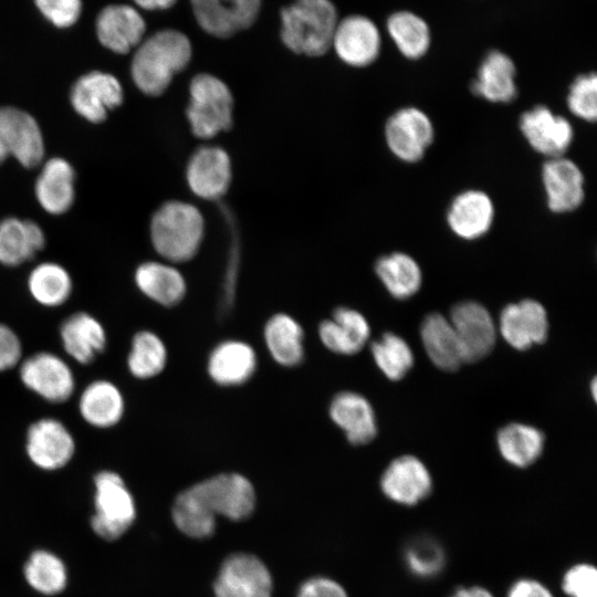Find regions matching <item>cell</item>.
<instances>
[{"mask_svg": "<svg viewBox=\"0 0 597 597\" xmlns=\"http://www.w3.org/2000/svg\"><path fill=\"white\" fill-rule=\"evenodd\" d=\"M214 597H271L272 579L265 565L250 554H234L222 564Z\"/></svg>", "mask_w": 597, "mask_h": 597, "instance_id": "12", "label": "cell"}, {"mask_svg": "<svg viewBox=\"0 0 597 597\" xmlns=\"http://www.w3.org/2000/svg\"><path fill=\"white\" fill-rule=\"evenodd\" d=\"M177 0H134V2L145 10H164L172 7Z\"/></svg>", "mask_w": 597, "mask_h": 597, "instance_id": "49", "label": "cell"}, {"mask_svg": "<svg viewBox=\"0 0 597 597\" xmlns=\"http://www.w3.org/2000/svg\"><path fill=\"white\" fill-rule=\"evenodd\" d=\"M386 143L401 161L417 163L432 144L434 129L429 116L412 106L395 112L385 126Z\"/></svg>", "mask_w": 597, "mask_h": 597, "instance_id": "10", "label": "cell"}, {"mask_svg": "<svg viewBox=\"0 0 597 597\" xmlns=\"http://www.w3.org/2000/svg\"><path fill=\"white\" fill-rule=\"evenodd\" d=\"M387 32L401 55L418 60L427 54L431 31L427 21L409 10L391 13L386 22Z\"/></svg>", "mask_w": 597, "mask_h": 597, "instance_id": "34", "label": "cell"}, {"mask_svg": "<svg viewBox=\"0 0 597 597\" xmlns=\"http://www.w3.org/2000/svg\"><path fill=\"white\" fill-rule=\"evenodd\" d=\"M449 321L457 334L463 363L480 360L493 349L496 328L491 314L480 303L465 301L454 305Z\"/></svg>", "mask_w": 597, "mask_h": 597, "instance_id": "11", "label": "cell"}, {"mask_svg": "<svg viewBox=\"0 0 597 597\" xmlns=\"http://www.w3.org/2000/svg\"><path fill=\"white\" fill-rule=\"evenodd\" d=\"M255 505L252 483L239 473H220L182 491L172 505L176 526L193 538L210 536L217 516L241 521Z\"/></svg>", "mask_w": 597, "mask_h": 597, "instance_id": "1", "label": "cell"}, {"mask_svg": "<svg viewBox=\"0 0 597 597\" xmlns=\"http://www.w3.org/2000/svg\"><path fill=\"white\" fill-rule=\"evenodd\" d=\"M138 290L153 302L171 307L179 304L186 295L187 284L182 274L172 265L148 261L135 271Z\"/></svg>", "mask_w": 597, "mask_h": 597, "instance_id": "30", "label": "cell"}, {"mask_svg": "<svg viewBox=\"0 0 597 597\" xmlns=\"http://www.w3.org/2000/svg\"><path fill=\"white\" fill-rule=\"evenodd\" d=\"M450 597H494L492 593L481 586L458 588Z\"/></svg>", "mask_w": 597, "mask_h": 597, "instance_id": "48", "label": "cell"}, {"mask_svg": "<svg viewBox=\"0 0 597 597\" xmlns=\"http://www.w3.org/2000/svg\"><path fill=\"white\" fill-rule=\"evenodd\" d=\"M520 129L528 145L548 158L563 156L574 138L572 124L544 105L524 112Z\"/></svg>", "mask_w": 597, "mask_h": 597, "instance_id": "15", "label": "cell"}, {"mask_svg": "<svg viewBox=\"0 0 597 597\" xmlns=\"http://www.w3.org/2000/svg\"><path fill=\"white\" fill-rule=\"evenodd\" d=\"M282 42L296 54L320 56L332 46L338 22L329 0H294L281 10Z\"/></svg>", "mask_w": 597, "mask_h": 597, "instance_id": "3", "label": "cell"}, {"mask_svg": "<svg viewBox=\"0 0 597 597\" xmlns=\"http://www.w3.org/2000/svg\"><path fill=\"white\" fill-rule=\"evenodd\" d=\"M496 442L506 462L517 468H526L541 457L545 437L537 428L512 422L499 430Z\"/></svg>", "mask_w": 597, "mask_h": 597, "instance_id": "35", "label": "cell"}, {"mask_svg": "<svg viewBox=\"0 0 597 597\" xmlns=\"http://www.w3.org/2000/svg\"><path fill=\"white\" fill-rule=\"evenodd\" d=\"M137 46L130 65L132 78L150 96L164 93L172 77L187 67L192 54L190 40L177 30H161Z\"/></svg>", "mask_w": 597, "mask_h": 597, "instance_id": "2", "label": "cell"}, {"mask_svg": "<svg viewBox=\"0 0 597 597\" xmlns=\"http://www.w3.org/2000/svg\"><path fill=\"white\" fill-rule=\"evenodd\" d=\"M405 562L409 570L421 578L436 576L444 565V553L430 538H418L405 551Z\"/></svg>", "mask_w": 597, "mask_h": 597, "instance_id": "41", "label": "cell"}, {"mask_svg": "<svg viewBox=\"0 0 597 597\" xmlns=\"http://www.w3.org/2000/svg\"><path fill=\"white\" fill-rule=\"evenodd\" d=\"M231 161L220 147L199 148L190 157L186 178L190 190L206 200H214L226 193L231 182Z\"/></svg>", "mask_w": 597, "mask_h": 597, "instance_id": "19", "label": "cell"}, {"mask_svg": "<svg viewBox=\"0 0 597 597\" xmlns=\"http://www.w3.org/2000/svg\"><path fill=\"white\" fill-rule=\"evenodd\" d=\"M145 21L139 12L127 4L104 8L96 20L100 42L108 50L126 54L137 46L145 33Z\"/></svg>", "mask_w": 597, "mask_h": 597, "instance_id": "22", "label": "cell"}, {"mask_svg": "<svg viewBox=\"0 0 597 597\" xmlns=\"http://www.w3.org/2000/svg\"><path fill=\"white\" fill-rule=\"evenodd\" d=\"M59 334L64 352L81 365L93 363L107 346L103 324L84 311L69 315L61 323Z\"/></svg>", "mask_w": 597, "mask_h": 597, "instance_id": "21", "label": "cell"}, {"mask_svg": "<svg viewBox=\"0 0 597 597\" xmlns=\"http://www.w3.org/2000/svg\"><path fill=\"white\" fill-rule=\"evenodd\" d=\"M499 327L507 344L517 350H526L546 341L547 313L541 303L526 298L502 310Z\"/></svg>", "mask_w": 597, "mask_h": 597, "instance_id": "17", "label": "cell"}, {"mask_svg": "<svg viewBox=\"0 0 597 597\" xmlns=\"http://www.w3.org/2000/svg\"><path fill=\"white\" fill-rule=\"evenodd\" d=\"M370 327L366 317L356 310L337 307L332 318L318 325V337L331 352L339 355H354L366 345Z\"/></svg>", "mask_w": 597, "mask_h": 597, "instance_id": "25", "label": "cell"}, {"mask_svg": "<svg viewBox=\"0 0 597 597\" xmlns=\"http://www.w3.org/2000/svg\"><path fill=\"white\" fill-rule=\"evenodd\" d=\"M19 378L25 388L51 404L67 401L75 390L72 368L52 352H38L22 359Z\"/></svg>", "mask_w": 597, "mask_h": 597, "instance_id": "7", "label": "cell"}, {"mask_svg": "<svg viewBox=\"0 0 597 597\" xmlns=\"http://www.w3.org/2000/svg\"><path fill=\"white\" fill-rule=\"evenodd\" d=\"M94 509L92 530L105 541L119 538L132 526L136 504L119 473L101 470L94 475Z\"/></svg>", "mask_w": 597, "mask_h": 597, "instance_id": "5", "label": "cell"}, {"mask_svg": "<svg viewBox=\"0 0 597 597\" xmlns=\"http://www.w3.org/2000/svg\"><path fill=\"white\" fill-rule=\"evenodd\" d=\"M420 336L428 357L438 368L452 371L463 363L457 334L442 314L427 315L420 327Z\"/></svg>", "mask_w": 597, "mask_h": 597, "instance_id": "33", "label": "cell"}, {"mask_svg": "<svg viewBox=\"0 0 597 597\" xmlns=\"http://www.w3.org/2000/svg\"><path fill=\"white\" fill-rule=\"evenodd\" d=\"M373 358L390 380L406 376L413 365V354L406 341L394 333H385L370 346Z\"/></svg>", "mask_w": 597, "mask_h": 597, "instance_id": "40", "label": "cell"}, {"mask_svg": "<svg viewBox=\"0 0 597 597\" xmlns=\"http://www.w3.org/2000/svg\"><path fill=\"white\" fill-rule=\"evenodd\" d=\"M506 597H554L541 582L532 578L516 580L509 589Z\"/></svg>", "mask_w": 597, "mask_h": 597, "instance_id": "47", "label": "cell"}, {"mask_svg": "<svg viewBox=\"0 0 597 597\" xmlns=\"http://www.w3.org/2000/svg\"><path fill=\"white\" fill-rule=\"evenodd\" d=\"M297 597H347V594L338 583L324 577H315L301 586Z\"/></svg>", "mask_w": 597, "mask_h": 597, "instance_id": "46", "label": "cell"}, {"mask_svg": "<svg viewBox=\"0 0 597 597\" xmlns=\"http://www.w3.org/2000/svg\"><path fill=\"white\" fill-rule=\"evenodd\" d=\"M22 360V343L7 324L0 323V373L19 366Z\"/></svg>", "mask_w": 597, "mask_h": 597, "instance_id": "45", "label": "cell"}, {"mask_svg": "<svg viewBox=\"0 0 597 597\" xmlns=\"http://www.w3.org/2000/svg\"><path fill=\"white\" fill-rule=\"evenodd\" d=\"M328 413L352 444H367L377 434L375 411L370 402L360 394L338 392L329 404Z\"/></svg>", "mask_w": 597, "mask_h": 597, "instance_id": "23", "label": "cell"}, {"mask_svg": "<svg viewBox=\"0 0 597 597\" xmlns=\"http://www.w3.org/2000/svg\"><path fill=\"white\" fill-rule=\"evenodd\" d=\"M263 337L271 357L279 365L295 367L303 362L304 331L291 315H272L264 325Z\"/></svg>", "mask_w": 597, "mask_h": 597, "instance_id": "31", "label": "cell"}, {"mask_svg": "<svg viewBox=\"0 0 597 597\" xmlns=\"http://www.w3.org/2000/svg\"><path fill=\"white\" fill-rule=\"evenodd\" d=\"M73 289L69 272L60 264L44 262L36 265L28 277V290L32 298L45 307L63 305Z\"/></svg>", "mask_w": 597, "mask_h": 597, "instance_id": "37", "label": "cell"}, {"mask_svg": "<svg viewBox=\"0 0 597 597\" xmlns=\"http://www.w3.org/2000/svg\"><path fill=\"white\" fill-rule=\"evenodd\" d=\"M78 412L91 427L109 429L121 422L125 413V399L111 380L91 381L78 397Z\"/></svg>", "mask_w": 597, "mask_h": 597, "instance_id": "26", "label": "cell"}, {"mask_svg": "<svg viewBox=\"0 0 597 597\" xmlns=\"http://www.w3.org/2000/svg\"><path fill=\"white\" fill-rule=\"evenodd\" d=\"M562 588L568 597H597L595 566L588 563L572 566L563 576Z\"/></svg>", "mask_w": 597, "mask_h": 597, "instance_id": "43", "label": "cell"}, {"mask_svg": "<svg viewBox=\"0 0 597 597\" xmlns=\"http://www.w3.org/2000/svg\"><path fill=\"white\" fill-rule=\"evenodd\" d=\"M167 348L164 341L148 329L134 334L127 355V369L137 379H150L166 367Z\"/></svg>", "mask_w": 597, "mask_h": 597, "instance_id": "38", "label": "cell"}, {"mask_svg": "<svg viewBox=\"0 0 597 597\" xmlns=\"http://www.w3.org/2000/svg\"><path fill=\"white\" fill-rule=\"evenodd\" d=\"M568 109L578 118L595 122L597 117V76L590 72L572 82L567 95Z\"/></svg>", "mask_w": 597, "mask_h": 597, "instance_id": "42", "label": "cell"}, {"mask_svg": "<svg viewBox=\"0 0 597 597\" xmlns=\"http://www.w3.org/2000/svg\"><path fill=\"white\" fill-rule=\"evenodd\" d=\"M44 243V233L33 221L10 217L0 222V263L7 266L32 259Z\"/></svg>", "mask_w": 597, "mask_h": 597, "instance_id": "32", "label": "cell"}, {"mask_svg": "<svg viewBox=\"0 0 597 597\" xmlns=\"http://www.w3.org/2000/svg\"><path fill=\"white\" fill-rule=\"evenodd\" d=\"M24 449L36 468L56 471L71 462L76 443L70 429L60 419L44 417L28 427Z\"/></svg>", "mask_w": 597, "mask_h": 597, "instance_id": "8", "label": "cell"}, {"mask_svg": "<svg viewBox=\"0 0 597 597\" xmlns=\"http://www.w3.org/2000/svg\"><path fill=\"white\" fill-rule=\"evenodd\" d=\"M75 172L63 158L49 159L35 182V196L41 207L51 214H62L73 205Z\"/></svg>", "mask_w": 597, "mask_h": 597, "instance_id": "29", "label": "cell"}, {"mask_svg": "<svg viewBox=\"0 0 597 597\" xmlns=\"http://www.w3.org/2000/svg\"><path fill=\"white\" fill-rule=\"evenodd\" d=\"M332 46L347 65L364 67L378 57L381 36L373 20L353 14L337 22Z\"/></svg>", "mask_w": 597, "mask_h": 597, "instance_id": "14", "label": "cell"}, {"mask_svg": "<svg viewBox=\"0 0 597 597\" xmlns=\"http://www.w3.org/2000/svg\"><path fill=\"white\" fill-rule=\"evenodd\" d=\"M44 155V143L36 121L14 107H0V165L13 156L23 167L33 168Z\"/></svg>", "mask_w": 597, "mask_h": 597, "instance_id": "9", "label": "cell"}, {"mask_svg": "<svg viewBox=\"0 0 597 597\" xmlns=\"http://www.w3.org/2000/svg\"><path fill=\"white\" fill-rule=\"evenodd\" d=\"M375 272L389 294L399 300L412 296L421 286L422 273L419 264L404 252H392L379 258Z\"/></svg>", "mask_w": 597, "mask_h": 597, "instance_id": "36", "label": "cell"}, {"mask_svg": "<svg viewBox=\"0 0 597 597\" xmlns=\"http://www.w3.org/2000/svg\"><path fill=\"white\" fill-rule=\"evenodd\" d=\"M516 67L502 51L492 50L483 57L472 82L473 94L492 103H510L517 95Z\"/></svg>", "mask_w": 597, "mask_h": 597, "instance_id": "27", "label": "cell"}, {"mask_svg": "<svg viewBox=\"0 0 597 597\" xmlns=\"http://www.w3.org/2000/svg\"><path fill=\"white\" fill-rule=\"evenodd\" d=\"M542 181L547 207L555 213L570 212L584 201V175L568 158H548L542 168Z\"/></svg>", "mask_w": 597, "mask_h": 597, "instance_id": "20", "label": "cell"}, {"mask_svg": "<svg viewBox=\"0 0 597 597\" xmlns=\"http://www.w3.org/2000/svg\"><path fill=\"white\" fill-rule=\"evenodd\" d=\"M34 2L42 14L59 28L74 24L82 10L81 0H34Z\"/></svg>", "mask_w": 597, "mask_h": 597, "instance_id": "44", "label": "cell"}, {"mask_svg": "<svg viewBox=\"0 0 597 597\" xmlns=\"http://www.w3.org/2000/svg\"><path fill=\"white\" fill-rule=\"evenodd\" d=\"M200 28L217 38H229L250 28L261 0H190Z\"/></svg>", "mask_w": 597, "mask_h": 597, "instance_id": "13", "label": "cell"}, {"mask_svg": "<svg viewBox=\"0 0 597 597\" xmlns=\"http://www.w3.org/2000/svg\"><path fill=\"white\" fill-rule=\"evenodd\" d=\"M207 367L210 378L218 385H243L256 369V354L245 342L224 341L212 349Z\"/></svg>", "mask_w": 597, "mask_h": 597, "instance_id": "28", "label": "cell"}, {"mask_svg": "<svg viewBox=\"0 0 597 597\" xmlns=\"http://www.w3.org/2000/svg\"><path fill=\"white\" fill-rule=\"evenodd\" d=\"M494 206L492 199L481 190L462 191L451 201L447 221L451 231L463 240H475L492 227Z\"/></svg>", "mask_w": 597, "mask_h": 597, "instance_id": "24", "label": "cell"}, {"mask_svg": "<svg viewBox=\"0 0 597 597\" xmlns=\"http://www.w3.org/2000/svg\"><path fill=\"white\" fill-rule=\"evenodd\" d=\"M596 387H597L596 379H593V381H591V395H593L594 399H596V394H597Z\"/></svg>", "mask_w": 597, "mask_h": 597, "instance_id": "50", "label": "cell"}, {"mask_svg": "<svg viewBox=\"0 0 597 597\" xmlns=\"http://www.w3.org/2000/svg\"><path fill=\"white\" fill-rule=\"evenodd\" d=\"M70 101L74 111L91 123L105 121L108 111L123 102L119 81L109 73L93 71L82 75L72 86Z\"/></svg>", "mask_w": 597, "mask_h": 597, "instance_id": "16", "label": "cell"}, {"mask_svg": "<svg viewBox=\"0 0 597 597\" xmlns=\"http://www.w3.org/2000/svg\"><path fill=\"white\" fill-rule=\"evenodd\" d=\"M383 493L392 502L412 506L425 500L432 490L427 467L413 455H401L386 468L380 479Z\"/></svg>", "mask_w": 597, "mask_h": 597, "instance_id": "18", "label": "cell"}, {"mask_svg": "<svg viewBox=\"0 0 597 597\" xmlns=\"http://www.w3.org/2000/svg\"><path fill=\"white\" fill-rule=\"evenodd\" d=\"M203 229L202 214L195 206L168 201L151 218L150 239L161 258L180 263L189 261L198 252Z\"/></svg>", "mask_w": 597, "mask_h": 597, "instance_id": "4", "label": "cell"}, {"mask_svg": "<svg viewBox=\"0 0 597 597\" xmlns=\"http://www.w3.org/2000/svg\"><path fill=\"white\" fill-rule=\"evenodd\" d=\"M232 111L233 97L223 81L207 73L191 80L186 115L195 136L211 138L229 129Z\"/></svg>", "mask_w": 597, "mask_h": 597, "instance_id": "6", "label": "cell"}, {"mask_svg": "<svg viewBox=\"0 0 597 597\" xmlns=\"http://www.w3.org/2000/svg\"><path fill=\"white\" fill-rule=\"evenodd\" d=\"M23 573L28 584L43 595H56L67 584V570L63 561L49 551L33 552Z\"/></svg>", "mask_w": 597, "mask_h": 597, "instance_id": "39", "label": "cell"}]
</instances>
